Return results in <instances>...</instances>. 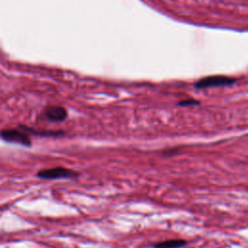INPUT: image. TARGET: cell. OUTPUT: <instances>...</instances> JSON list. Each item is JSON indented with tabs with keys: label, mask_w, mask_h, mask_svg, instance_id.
Here are the masks:
<instances>
[{
	"label": "cell",
	"mask_w": 248,
	"mask_h": 248,
	"mask_svg": "<svg viewBox=\"0 0 248 248\" xmlns=\"http://www.w3.org/2000/svg\"><path fill=\"white\" fill-rule=\"evenodd\" d=\"M78 173L73 170L63 167L45 169L37 172V176L42 179H58V178H73L77 177Z\"/></svg>",
	"instance_id": "cell-3"
},
{
	"label": "cell",
	"mask_w": 248,
	"mask_h": 248,
	"mask_svg": "<svg viewBox=\"0 0 248 248\" xmlns=\"http://www.w3.org/2000/svg\"><path fill=\"white\" fill-rule=\"evenodd\" d=\"M0 138L7 141L21 144L23 146H31V140L28 133L19 129H5L0 132Z\"/></svg>",
	"instance_id": "cell-2"
},
{
	"label": "cell",
	"mask_w": 248,
	"mask_h": 248,
	"mask_svg": "<svg viewBox=\"0 0 248 248\" xmlns=\"http://www.w3.org/2000/svg\"><path fill=\"white\" fill-rule=\"evenodd\" d=\"M45 116L49 121L59 122L65 120L68 116V113L63 107H49L46 109Z\"/></svg>",
	"instance_id": "cell-4"
},
{
	"label": "cell",
	"mask_w": 248,
	"mask_h": 248,
	"mask_svg": "<svg viewBox=\"0 0 248 248\" xmlns=\"http://www.w3.org/2000/svg\"><path fill=\"white\" fill-rule=\"evenodd\" d=\"M235 82V79L227 76L214 75L204 77L194 83V86L198 89H204L209 87H219V86H227L232 85Z\"/></svg>",
	"instance_id": "cell-1"
},
{
	"label": "cell",
	"mask_w": 248,
	"mask_h": 248,
	"mask_svg": "<svg viewBox=\"0 0 248 248\" xmlns=\"http://www.w3.org/2000/svg\"><path fill=\"white\" fill-rule=\"evenodd\" d=\"M200 102L197 101V100H194V99H187V100H183V101H180L178 103V106H181V107H189V106H197L199 105Z\"/></svg>",
	"instance_id": "cell-6"
},
{
	"label": "cell",
	"mask_w": 248,
	"mask_h": 248,
	"mask_svg": "<svg viewBox=\"0 0 248 248\" xmlns=\"http://www.w3.org/2000/svg\"><path fill=\"white\" fill-rule=\"evenodd\" d=\"M187 244V241L184 239H169L162 242L155 243L153 245L154 248H180Z\"/></svg>",
	"instance_id": "cell-5"
}]
</instances>
